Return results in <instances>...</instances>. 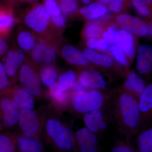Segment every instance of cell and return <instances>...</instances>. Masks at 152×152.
<instances>
[{
	"label": "cell",
	"mask_w": 152,
	"mask_h": 152,
	"mask_svg": "<svg viewBox=\"0 0 152 152\" xmlns=\"http://www.w3.org/2000/svg\"><path fill=\"white\" fill-rule=\"evenodd\" d=\"M114 113L119 129L126 133H134L138 129L141 115L138 97L126 90L115 98Z\"/></svg>",
	"instance_id": "cell-1"
},
{
	"label": "cell",
	"mask_w": 152,
	"mask_h": 152,
	"mask_svg": "<svg viewBox=\"0 0 152 152\" xmlns=\"http://www.w3.org/2000/svg\"><path fill=\"white\" fill-rule=\"evenodd\" d=\"M105 101V99L103 94L98 90H84L75 93L72 104L77 111L86 113L100 110Z\"/></svg>",
	"instance_id": "cell-2"
},
{
	"label": "cell",
	"mask_w": 152,
	"mask_h": 152,
	"mask_svg": "<svg viewBox=\"0 0 152 152\" xmlns=\"http://www.w3.org/2000/svg\"><path fill=\"white\" fill-rule=\"evenodd\" d=\"M46 129L55 145L60 149L70 151L73 147V138L71 131L61 122L54 119L48 121Z\"/></svg>",
	"instance_id": "cell-3"
},
{
	"label": "cell",
	"mask_w": 152,
	"mask_h": 152,
	"mask_svg": "<svg viewBox=\"0 0 152 152\" xmlns=\"http://www.w3.org/2000/svg\"><path fill=\"white\" fill-rule=\"evenodd\" d=\"M51 15L45 6L37 4L32 7L25 15L26 24L38 34H45L49 27Z\"/></svg>",
	"instance_id": "cell-4"
},
{
	"label": "cell",
	"mask_w": 152,
	"mask_h": 152,
	"mask_svg": "<svg viewBox=\"0 0 152 152\" xmlns=\"http://www.w3.org/2000/svg\"><path fill=\"white\" fill-rule=\"evenodd\" d=\"M19 80L24 89L32 96H39L42 94L39 78L36 71L30 65L25 64L21 67Z\"/></svg>",
	"instance_id": "cell-5"
},
{
	"label": "cell",
	"mask_w": 152,
	"mask_h": 152,
	"mask_svg": "<svg viewBox=\"0 0 152 152\" xmlns=\"http://www.w3.org/2000/svg\"><path fill=\"white\" fill-rule=\"evenodd\" d=\"M116 21L123 29L136 36L143 37L146 35L149 30L145 22L131 15L122 14L118 16Z\"/></svg>",
	"instance_id": "cell-6"
},
{
	"label": "cell",
	"mask_w": 152,
	"mask_h": 152,
	"mask_svg": "<svg viewBox=\"0 0 152 152\" xmlns=\"http://www.w3.org/2000/svg\"><path fill=\"white\" fill-rule=\"evenodd\" d=\"M18 121L22 132L26 137H33L37 133L39 124L37 114L32 109H22Z\"/></svg>",
	"instance_id": "cell-7"
},
{
	"label": "cell",
	"mask_w": 152,
	"mask_h": 152,
	"mask_svg": "<svg viewBox=\"0 0 152 152\" xmlns=\"http://www.w3.org/2000/svg\"><path fill=\"white\" fill-rule=\"evenodd\" d=\"M32 51V58L37 64H50L56 58L55 49L46 41H40Z\"/></svg>",
	"instance_id": "cell-8"
},
{
	"label": "cell",
	"mask_w": 152,
	"mask_h": 152,
	"mask_svg": "<svg viewBox=\"0 0 152 152\" xmlns=\"http://www.w3.org/2000/svg\"><path fill=\"white\" fill-rule=\"evenodd\" d=\"M3 113V121L7 127H12L18 122L20 112L18 107L12 99L6 98L0 104Z\"/></svg>",
	"instance_id": "cell-9"
},
{
	"label": "cell",
	"mask_w": 152,
	"mask_h": 152,
	"mask_svg": "<svg viewBox=\"0 0 152 152\" xmlns=\"http://www.w3.org/2000/svg\"><path fill=\"white\" fill-rule=\"evenodd\" d=\"M79 83L85 88L101 89L105 88L107 83L103 77L98 72L84 71L80 75Z\"/></svg>",
	"instance_id": "cell-10"
},
{
	"label": "cell",
	"mask_w": 152,
	"mask_h": 152,
	"mask_svg": "<svg viewBox=\"0 0 152 152\" xmlns=\"http://www.w3.org/2000/svg\"><path fill=\"white\" fill-rule=\"evenodd\" d=\"M77 139L80 152H97L96 137L86 127L78 131Z\"/></svg>",
	"instance_id": "cell-11"
},
{
	"label": "cell",
	"mask_w": 152,
	"mask_h": 152,
	"mask_svg": "<svg viewBox=\"0 0 152 152\" xmlns=\"http://www.w3.org/2000/svg\"><path fill=\"white\" fill-rule=\"evenodd\" d=\"M84 121L87 129L93 133L103 130L107 127L104 120L103 112L101 109L86 113Z\"/></svg>",
	"instance_id": "cell-12"
},
{
	"label": "cell",
	"mask_w": 152,
	"mask_h": 152,
	"mask_svg": "<svg viewBox=\"0 0 152 152\" xmlns=\"http://www.w3.org/2000/svg\"><path fill=\"white\" fill-rule=\"evenodd\" d=\"M25 59V55L21 50H11L6 57L5 67L7 74L10 77H14L17 73V69L20 67Z\"/></svg>",
	"instance_id": "cell-13"
},
{
	"label": "cell",
	"mask_w": 152,
	"mask_h": 152,
	"mask_svg": "<svg viewBox=\"0 0 152 152\" xmlns=\"http://www.w3.org/2000/svg\"><path fill=\"white\" fill-rule=\"evenodd\" d=\"M115 44L129 58H132L134 56V39L132 34L125 30H118Z\"/></svg>",
	"instance_id": "cell-14"
},
{
	"label": "cell",
	"mask_w": 152,
	"mask_h": 152,
	"mask_svg": "<svg viewBox=\"0 0 152 152\" xmlns=\"http://www.w3.org/2000/svg\"><path fill=\"white\" fill-rule=\"evenodd\" d=\"M61 54L63 58L72 64L77 66H86L88 61L83 54L75 47L67 45L63 48Z\"/></svg>",
	"instance_id": "cell-15"
},
{
	"label": "cell",
	"mask_w": 152,
	"mask_h": 152,
	"mask_svg": "<svg viewBox=\"0 0 152 152\" xmlns=\"http://www.w3.org/2000/svg\"><path fill=\"white\" fill-rule=\"evenodd\" d=\"M124 86L126 90L135 95L138 98L146 88L144 80L134 72H131L128 75Z\"/></svg>",
	"instance_id": "cell-16"
},
{
	"label": "cell",
	"mask_w": 152,
	"mask_h": 152,
	"mask_svg": "<svg viewBox=\"0 0 152 152\" xmlns=\"http://www.w3.org/2000/svg\"><path fill=\"white\" fill-rule=\"evenodd\" d=\"M82 16L88 20L97 19L105 15L107 12L106 6L101 3H95L80 10Z\"/></svg>",
	"instance_id": "cell-17"
},
{
	"label": "cell",
	"mask_w": 152,
	"mask_h": 152,
	"mask_svg": "<svg viewBox=\"0 0 152 152\" xmlns=\"http://www.w3.org/2000/svg\"><path fill=\"white\" fill-rule=\"evenodd\" d=\"M139 108L141 115H151L152 109V85L146 87L138 98Z\"/></svg>",
	"instance_id": "cell-18"
},
{
	"label": "cell",
	"mask_w": 152,
	"mask_h": 152,
	"mask_svg": "<svg viewBox=\"0 0 152 152\" xmlns=\"http://www.w3.org/2000/svg\"><path fill=\"white\" fill-rule=\"evenodd\" d=\"M14 101L19 108L32 109L34 102L32 96L22 88H18L14 93Z\"/></svg>",
	"instance_id": "cell-19"
},
{
	"label": "cell",
	"mask_w": 152,
	"mask_h": 152,
	"mask_svg": "<svg viewBox=\"0 0 152 152\" xmlns=\"http://www.w3.org/2000/svg\"><path fill=\"white\" fill-rule=\"evenodd\" d=\"M57 71L52 66H47L43 68L41 71L40 78L42 82L45 86L51 90L55 89L57 88Z\"/></svg>",
	"instance_id": "cell-20"
},
{
	"label": "cell",
	"mask_w": 152,
	"mask_h": 152,
	"mask_svg": "<svg viewBox=\"0 0 152 152\" xmlns=\"http://www.w3.org/2000/svg\"><path fill=\"white\" fill-rule=\"evenodd\" d=\"M83 54L88 61L104 67H110L113 65V62L110 57L98 54L90 49H85Z\"/></svg>",
	"instance_id": "cell-21"
},
{
	"label": "cell",
	"mask_w": 152,
	"mask_h": 152,
	"mask_svg": "<svg viewBox=\"0 0 152 152\" xmlns=\"http://www.w3.org/2000/svg\"><path fill=\"white\" fill-rule=\"evenodd\" d=\"M19 149L22 152H42L41 144L31 137H22L18 140Z\"/></svg>",
	"instance_id": "cell-22"
},
{
	"label": "cell",
	"mask_w": 152,
	"mask_h": 152,
	"mask_svg": "<svg viewBox=\"0 0 152 152\" xmlns=\"http://www.w3.org/2000/svg\"><path fill=\"white\" fill-rule=\"evenodd\" d=\"M76 74L69 70L60 75L58 80L57 89L62 92H66L72 88L76 83Z\"/></svg>",
	"instance_id": "cell-23"
},
{
	"label": "cell",
	"mask_w": 152,
	"mask_h": 152,
	"mask_svg": "<svg viewBox=\"0 0 152 152\" xmlns=\"http://www.w3.org/2000/svg\"><path fill=\"white\" fill-rule=\"evenodd\" d=\"M17 41L20 48L26 51L32 50L37 45L34 36L27 31H22L19 33Z\"/></svg>",
	"instance_id": "cell-24"
},
{
	"label": "cell",
	"mask_w": 152,
	"mask_h": 152,
	"mask_svg": "<svg viewBox=\"0 0 152 152\" xmlns=\"http://www.w3.org/2000/svg\"><path fill=\"white\" fill-rule=\"evenodd\" d=\"M15 23L12 11L8 9H0V34L8 32Z\"/></svg>",
	"instance_id": "cell-25"
},
{
	"label": "cell",
	"mask_w": 152,
	"mask_h": 152,
	"mask_svg": "<svg viewBox=\"0 0 152 152\" xmlns=\"http://www.w3.org/2000/svg\"><path fill=\"white\" fill-rule=\"evenodd\" d=\"M139 147L141 152L152 151V129L144 131L139 138Z\"/></svg>",
	"instance_id": "cell-26"
},
{
	"label": "cell",
	"mask_w": 152,
	"mask_h": 152,
	"mask_svg": "<svg viewBox=\"0 0 152 152\" xmlns=\"http://www.w3.org/2000/svg\"><path fill=\"white\" fill-rule=\"evenodd\" d=\"M103 28L100 23L92 22L88 24L84 28L83 34L87 38H97L102 33Z\"/></svg>",
	"instance_id": "cell-27"
},
{
	"label": "cell",
	"mask_w": 152,
	"mask_h": 152,
	"mask_svg": "<svg viewBox=\"0 0 152 152\" xmlns=\"http://www.w3.org/2000/svg\"><path fill=\"white\" fill-rule=\"evenodd\" d=\"M152 57L139 55L137 58V69L142 75H147L152 70Z\"/></svg>",
	"instance_id": "cell-28"
},
{
	"label": "cell",
	"mask_w": 152,
	"mask_h": 152,
	"mask_svg": "<svg viewBox=\"0 0 152 152\" xmlns=\"http://www.w3.org/2000/svg\"><path fill=\"white\" fill-rule=\"evenodd\" d=\"M58 5L64 15H69L77 10L78 3L77 0H59Z\"/></svg>",
	"instance_id": "cell-29"
},
{
	"label": "cell",
	"mask_w": 152,
	"mask_h": 152,
	"mask_svg": "<svg viewBox=\"0 0 152 152\" xmlns=\"http://www.w3.org/2000/svg\"><path fill=\"white\" fill-rule=\"evenodd\" d=\"M86 45L90 48L104 51L108 48L110 44L103 39L91 38L87 41Z\"/></svg>",
	"instance_id": "cell-30"
},
{
	"label": "cell",
	"mask_w": 152,
	"mask_h": 152,
	"mask_svg": "<svg viewBox=\"0 0 152 152\" xmlns=\"http://www.w3.org/2000/svg\"><path fill=\"white\" fill-rule=\"evenodd\" d=\"M111 52L114 58L120 64L123 66H126L128 61L126 58L123 53V51L118 46L113 45L111 48Z\"/></svg>",
	"instance_id": "cell-31"
},
{
	"label": "cell",
	"mask_w": 152,
	"mask_h": 152,
	"mask_svg": "<svg viewBox=\"0 0 152 152\" xmlns=\"http://www.w3.org/2000/svg\"><path fill=\"white\" fill-rule=\"evenodd\" d=\"M15 148L10 139L5 135H0V152H14Z\"/></svg>",
	"instance_id": "cell-32"
},
{
	"label": "cell",
	"mask_w": 152,
	"mask_h": 152,
	"mask_svg": "<svg viewBox=\"0 0 152 152\" xmlns=\"http://www.w3.org/2000/svg\"><path fill=\"white\" fill-rule=\"evenodd\" d=\"M45 7L51 16H58L61 14L58 4L56 0H44Z\"/></svg>",
	"instance_id": "cell-33"
},
{
	"label": "cell",
	"mask_w": 152,
	"mask_h": 152,
	"mask_svg": "<svg viewBox=\"0 0 152 152\" xmlns=\"http://www.w3.org/2000/svg\"><path fill=\"white\" fill-rule=\"evenodd\" d=\"M133 4L138 12L143 16L150 15L151 12L148 6L146 0H132Z\"/></svg>",
	"instance_id": "cell-34"
},
{
	"label": "cell",
	"mask_w": 152,
	"mask_h": 152,
	"mask_svg": "<svg viewBox=\"0 0 152 152\" xmlns=\"http://www.w3.org/2000/svg\"><path fill=\"white\" fill-rule=\"evenodd\" d=\"M117 31L118 30L114 26L110 27L104 33L103 39L109 44H115Z\"/></svg>",
	"instance_id": "cell-35"
},
{
	"label": "cell",
	"mask_w": 152,
	"mask_h": 152,
	"mask_svg": "<svg viewBox=\"0 0 152 152\" xmlns=\"http://www.w3.org/2000/svg\"><path fill=\"white\" fill-rule=\"evenodd\" d=\"M51 94L55 100L61 104L65 103L68 99V95L66 92H62L57 89V88L51 90Z\"/></svg>",
	"instance_id": "cell-36"
},
{
	"label": "cell",
	"mask_w": 152,
	"mask_h": 152,
	"mask_svg": "<svg viewBox=\"0 0 152 152\" xmlns=\"http://www.w3.org/2000/svg\"><path fill=\"white\" fill-rule=\"evenodd\" d=\"M50 21L55 26L58 28H62L65 26L66 19L63 15L58 16H51Z\"/></svg>",
	"instance_id": "cell-37"
},
{
	"label": "cell",
	"mask_w": 152,
	"mask_h": 152,
	"mask_svg": "<svg viewBox=\"0 0 152 152\" xmlns=\"http://www.w3.org/2000/svg\"><path fill=\"white\" fill-rule=\"evenodd\" d=\"M139 55L152 57V48L150 45H144L138 49Z\"/></svg>",
	"instance_id": "cell-38"
},
{
	"label": "cell",
	"mask_w": 152,
	"mask_h": 152,
	"mask_svg": "<svg viewBox=\"0 0 152 152\" xmlns=\"http://www.w3.org/2000/svg\"><path fill=\"white\" fill-rule=\"evenodd\" d=\"M110 8L115 12H120L123 8V4L121 3L111 1L110 2Z\"/></svg>",
	"instance_id": "cell-39"
},
{
	"label": "cell",
	"mask_w": 152,
	"mask_h": 152,
	"mask_svg": "<svg viewBox=\"0 0 152 152\" xmlns=\"http://www.w3.org/2000/svg\"><path fill=\"white\" fill-rule=\"evenodd\" d=\"M7 44L4 39L0 37V55L4 53L7 50Z\"/></svg>",
	"instance_id": "cell-40"
},
{
	"label": "cell",
	"mask_w": 152,
	"mask_h": 152,
	"mask_svg": "<svg viewBox=\"0 0 152 152\" xmlns=\"http://www.w3.org/2000/svg\"><path fill=\"white\" fill-rule=\"evenodd\" d=\"M9 84V81L7 76L6 75L0 79V91L4 89Z\"/></svg>",
	"instance_id": "cell-41"
},
{
	"label": "cell",
	"mask_w": 152,
	"mask_h": 152,
	"mask_svg": "<svg viewBox=\"0 0 152 152\" xmlns=\"http://www.w3.org/2000/svg\"><path fill=\"white\" fill-rule=\"evenodd\" d=\"M112 152H134L130 148L127 147L120 146L114 148Z\"/></svg>",
	"instance_id": "cell-42"
},
{
	"label": "cell",
	"mask_w": 152,
	"mask_h": 152,
	"mask_svg": "<svg viewBox=\"0 0 152 152\" xmlns=\"http://www.w3.org/2000/svg\"><path fill=\"white\" fill-rule=\"evenodd\" d=\"M7 75L5 67L2 63H0V79Z\"/></svg>",
	"instance_id": "cell-43"
},
{
	"label": "cell",
	"mask_w": 152,
	"mask_h": 152,
	"mask_svg": "<svg viewBox=\"0 0 152 152\" xmlns=\"http://www.w3.org/2000/svg\"><path fill=\"white\" fill-rule=\"evenodd\" d=\"M103 4H108L110 2L111 0H99Z\"/></svg>",
	"instance_id": "cell-44"
},
{
	"label": "cell",
	"mask_w": 152,
	"mask_h": 152,
	"mask_svg": "<svg viewBox=\"0 0 152 152\" xmlns=\"http://www.w3.org/2000/svg\"><path fill=\"white\" fill-rule=\"evenodd\" d=\"M111 1H114L116 2L122 4L123 2L125 0H111Z\"/></svg>",
	"instance_id": "cell-45"
},
{
	"label": "cell",
	"mask_w": 152,
	"mask_h": 152,
	"mask_svg": "<svg viewBox=\"0 0 152 152\" xmlns=\"http://www.w3.org/2000/svg\"><path fill=\"white\" fill-rule=\"evenodd\" d=\"M82 1L85 4H89L90 2V0H82Z\"/></svg>",
	"instance_id": "cell-46"
},
{
	"label": "cell",
	"mask_w": 152,
	"mask_h": 152,
	"mask_svg": "<svg viewBox=\"0 0 152 152\" xmlns=\"http://www.w3.org/2000/svg\"><path fill=\"white\" fill-rule=\"evenodd\" d=\"M27 1H33V0H27Z\"/></svg>",
	"instance_id": "cell-47"
},
{
	"label": "cell",
	"mask_w": 152,
	"mask_h": 152,
	"mask_svg": "<svg viewBox=\"0 0 152 152\" xmlns=\"http://www.w3.org/2000/svg\"><path fill=\"white\" fill-rule=\"evenodd\" d=\"M22 1H26V0H22Z\"/></svg>",
	"instance_id": "cell-48"
}]
</instances>
